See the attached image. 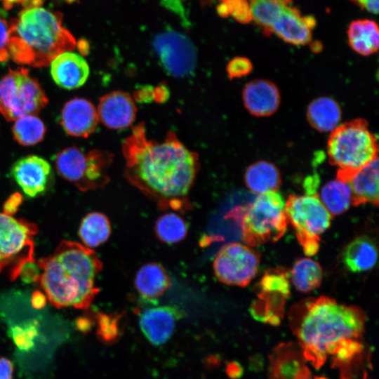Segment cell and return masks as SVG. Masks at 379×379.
Listing matches in <instances>:
<instances>
[{
  "label": "cell",
  "mask_w": 379,
  "mask_h": 379,
  "mask_svg": "<svg viewBox=\"0 0 379 379\" xmlns=\"http://www.w3.org/2000/svg\"><path fill=\"white\" fill-rule=\"evenodd\" d=\"M377 248L368 237L361 236L352 240L343 253L345 267L352 272H365L373 268L377 262Z\"/></svg>",
  "instance_id": "25"
},
{
  "label": "cell",
  "mask_w": 379,
  "mask_h": 379,
  "mask_svg": "<svg viewBox=\"0 0 379 379\" xmlns=\"http://www.w3.org/2000/svg\"><path fill=\"white\" fill-rule=\"evenodd\" d=\"M362 8L366 9L367 11L373 13H378V4L379 0H355Z\"/></svg>",
  "instance_id": "43"
},
{
  "label": "cell",
  "mask_w": 379,
  "mask_h": 379,
  "mask_svg": "<svg viewBox=\"0 0 379 379\" xmlns=\"http://www.w3.org/2000/svg\"><path fill=\"white\" fill-rule=\"evenodd\" d=\"M21 201L22 197L20 194L15 193L12 194L4 205V213L12 215L14 213L16 212L18 207L20 204Z\"/></svg>",
  "instance_id": "38"
},
{
  "label": "cell",
  "mask_w": 379,
  "mask_h": 379,
  "mask_svg": "<svg viewBox=\"0 0 379 379\" xmlns=\"http://www.w3.org/2000/svg\"><path fill=\"white\" fill-rule=\"evenodd\" d=\"M229 14L241 23H248L252 20L248 0H223Z\"/></svg>",
  "instance_id": "34"
},
{
  "label": "cell",
  "mask_w": 379,
  "mask_h": 379,
  "mask_svg": "<svg viewBox=\"0 0 379 379\" xmlns=\"http://www.w3.org/2000/svg\"><path fill=\"white\" fill-rule=\"evenodd\" d=\"M252 20L269 34L271 25L279 18L286 5L279 0H248Z\"/></svg>",
  "instance_id": "32"
},
{
  "label": "cell",
  "mask_w": 379,
  "mask_h": 379,
  "mask_svg": "<svg viewBox=\"0 0 379 379\" xmlns=\"http://www.w3.org/2000/svg\"><path fill=\"white\" fill-rule=\"evenodd\" d=\"M32 304L34 307L41 308L46 304V298L39 291L33 293L32 297Z\"/></svg>",
  "instance_id": "44"
},
{
  "label": "cell",
  "mask_w": 379,
  "mask_h": 379,
  "mask_svg": "<svg viewBox=\"0 0 379 379\" xmlns=\"http://www.w3.org/2000/svg\"><path fill=\"white\" fill-rule=\"evenodd\" d=\"M377 138L362 119L339 125L328 139V160L338 168L336 178L346 182L356 171L377 158Z\"/></svg>",
  "instance_id": "6"
},
{
  "label": "cell",
  "mask_w": 379,
  "mask_h": 379,
  "mask_svg": "<svg viewBox=\"0 0 379 379\" xmlns=\"http://www.w3.org/2000/svg\"><path fill=\"white\" fill-rule=\"evenodd\" d=\"M98 335L105 341L111 342L119 335V317L116 315L99 314L98 316Z\"/></svg>",
  "instance_id": "33"
},
{
  "label": "cell",
  "mask_w": 379,
  "mask_h": 379,
  "mask_svg": "<svg viewBox=\"0 0 379 379\" xmlns=\"http://www.w3.org/2000/svg\"><path fill=\"white\" fill-rule=\"evenodd\" d=\"M290 322L304 357L319 368L329 354L348 357L358 347L366 316L359 307L338 303L326 296L310 298L295 304Z\"/></svg>",
  "instance_id": "2"
},
{
  "label": "cell",
  "mask_w": 379,
  "mask_h": 379,
  "mask_svg": "<svg viewBox=\"0 0 379 379\" xmlns=\"http://www.w3.org/2000/svg\"><path fill=\"white\" fill-rule=\"evenodd\" d=\"M51 74L59 86L74 89L81 86L89 75V67L79 54L65 51L57 55L51 62Z\"/></svg>",
  "instance_id": "19"
},
{
  "label": "cell",
  "mask_w": 379,
  "mask_h": 379,
  "mask_svg": "<svg viewBox=\"0 0 379 379\" xmlns=\"http://www.w3.org/2000/svg\"><path fill=\"white\" fill-rule=\"evenodd\" d=\"M13 365L7 359L0 358V379H12Z\"/></svg>",
  "instance_id": "41"
},
{
  "label": "cell",
  "mask_w": 379,
  "mask_h": 379,
  "mask_svg": "<svg viewBox=\"0 0 379 379\" xmlns=\"http://www.w3.org/2000/svg\"><path fill=\"white\" fill-rule=\"evenodd\" d=\"M237 223L243 241L250 247L275 242L286 232V201L278 191L258 194L252 201L234 207L225 215Z\"/></svg>",
  "instance_id": "5"
},
{
  "label": "cell",
  "mask_w": 379,
  "mask_h": 379,
  "mask_svg": "<svg viewBox=\"0 0 379 379\" xmlns=\"http://www.w3.org/2000/svg\"><path fill=\"white\" fill-rule=\"evenodd\" d=\"M6 9L11 8L15 4H22L25 7L33 5H41L44 0H0Z\"/></svg>",
  "instance_id": "42"
},
{
  "label": "cell",
  "mask_w": 379,
  "mask_h": 379,
  "mask_svg": "<svg viewBox=\"0 0 379 379\" xmlns=\"http://www.w3.org/2000/svg\"><path fill=\"white\" fill-rule=\"evenodd\" d=\"M310 124L320 132H331L340 125L342 112L338 103L330 97L313 100L307 109Z\"/></svg>",
  "instance_id": "23"
},
{
  "label": "cell",
  "mask_w": 379,
  "mask_h": 379,
  "mask_svg": "<svg viewBox=\"0 0 379 379\" xmlns=\"http://www.w3.org/2000/svg\"><path fill=\"white\" fill-rule=\"evenodd\" d=\"M322 275L320 265L307 258L296 260L291 272L293 286L301 292H309L318 288L321 283Z\"/></svg>",
  "instance_id": "29"
},
{
  "label": "cell",
  "mask_w": 379,
  "mask_h": 379,
  "mask_svg": "<svg viewBox=\"0 0 379 379\" xmlns=\"http://www.w3.org/2000/svg\"><path fill=\"white\" fill-rule=\"evenodd\" d=\"M12 131L14 139L19 144L30 146L42 140L46 129L39 117L27 114L15 121Z\"/></svg>",
  "instance_id": "31"
},
{
  "label": "cell",
  "mask_w": 379,
  "mask_h": 379,
  "mask_svg": "<svg viewBox=\"0 0 379 379\" xmlns=\"http://www.w3.org/2000/svg\"><path fill=\"white\" fill-rule=\"evenodd\" d=\"M253 69L251 61L245 57H235L229 61L227 65V73L231 79L241 78L249 74Z\"/></svg>",
  "instance_id": "36"
},
{
  "label": "cell",
  "mask_w": 379,
  "mask_h": 379,
  "mask_svg": "<svg viewBox=\"0 0 379 379\" xmlns=\"http://www.w3.org/2000/svg\"><path fill=\"white\" fill-rule=\"evenodd\" d=\"M153 89L152 86H142L134 93L135 99L140 102H148L153 100Z\"/></svg>",
  "instance_id": "39"
},
{
  "label": "cell",
  "mask_w": 379,
  "mask_h": 379,
  "mask_svg": "<svg viewBox=\"0 0 379 379\" xmlns=\"http://www.w3.org/2000/svg\"><path fill=\"white\" fill-rule=\"evenodd\" d=\"M39 281L50 303L87 309L98 293L95 279L102 268L98 255L77 242L62 240L53 253L37 262Z\"/></svg>",
  "instance_id": "3"
},
{
  "label": "cell",
  "mask_w": 379,
  "mask_h": 379,
  "mask_svg": "<svg viewBox=\"0 0 379 379\" xmlns=\"http://www.w3.org/2000/svg\"><path fill=\"white\" fill-rule=\"evenodd\" d=\"M35 224L0 213V272L6 270L11 280L20 275L24 267L34 262Z\"/></svg>",
  "instance_id": "10"
},
{
  "label": "cell",
  "mask_w": 379,
  "mask_h": 379,
  "mask_svg": "<svg viewBox=\"0 0 379 379\" xmlns=\"http://www.w3.org/2000/svg\"><path fill=\"white\" fill-rule=\"evenodd\" d=\"M127 180L159 208L187 211V198L199 171V157L171 131L161 142L148 140L144 123L122 143Z\"/></svg>",
  "instance_id": "1"
},
{
  "label": "cell",
  "mask_w": 379,
  "mask_h": 379,
  "mask_svg": "<svg viewBox=\"0 0 379 379\" xmlns=\"http://www.w3.org/2000/svg\"><path fill=\"white\" fill-rule=\"evenodd\" d=\"M181 317V311L174 306L151 307L141 312L139 326L152 345H161L170 339Z\"/></svg>",
  "instance_id": "14"
},
{
  "label": "cell",
  "mask_w": 379,
  "mask_h": 379,
  "mask_svg": "<svg viewBox=\"0 0 379 379\" xmlns=\"http://www.w3.org/2000/svg\"><path fill=\"white\" fill-rule=\"evenodd\" d=\"M47 103L43 88L28 69H10L0 79V113L6 120L36 114Z\"/></svg>",
  "instance_id": "8"
},
{
  "label": "cell",
  "mask_w": 379,
  "mask_h": 379,
  "mask_svg": "<svg viewBox=\"0 0 379 379\" xmlns=\"http://www.w3.org/2000/svg\"><path fill=\"white\" fill-rule=\"evenodd\" d=\"M11 173L24 194L32 198L44 194L53 178L50 164L36 155H29L16 161L11 167Z\"/></svg>",
  "instance_id": "13"
},
{
  "label": "cell",
  "mask_w": 379,
  "mask_h": 379,
  "mask_svg": "<svg viewBox=\"0 0 379 379\" xmlns=\"http://www.w3.org/2000/svg\"><path fill=\"white\" fill-rule=\"evenodd\" d=\"M279 1L286 6H289V4H291V0H279Z\"/></svg>",
  "instance_id": "47"
},
{
  "label": "cell",
  "mask_w": 379,
  "mask_h": 379,
  "mask_svg": "<svg viewBox=\"0 0 379 379\" xmlns=\"http://www.w3.org/2000/svg\"><path fill=\"white\" fill-rule=\"evenodd\" d=\"M79 45H78V48L80 51L81 54H86L88 53V50L89 48L88 44L86 41H81L79 42Z\"/></svg>",
  "instance_id": "45"
},
{
  "label": "cell",
  "mask_w": 379,
  "mask_h": 379,
  "mask_svg": "<svg viewBox=\"0 0 379 379\" xmlns=\"http://www.w3.org/2000/svg\"><path fill=\"white\" fill-rule=\"evenodd\" d=\"M331 215H338L351 205L352 192L347 182L335 178L326 183L317 194Z\"/></svg>",
  "instance_id": "27"
},
{
  "label": "cell",
  "mask_w": 379,
  "mask_h": 379,
  "mask_svg": "<svg viewBox=\"0 0 379 379\" xmlns=\"http://www.w3.org/2000/svg\"><path fill=\"white\" fill-rule=\"evenodd\" d=\"M153 48L164 69L176 78H184L193 74L197 65V50L184 34L168 29L157 34Z\"/></svg>",
  "instance_id": "12"
},
{
  "label": "cell",
  "mask_w": 379,
  "mask_h": 379,
  "mask_svg": "<svg viewBox=\"0 0 379 379\" xmlns=\"http://www.w3.org/2000/svg\"><path fill=\"white\" fill-rule=\"evenodd\" d=\"M9 39V24L0 18V62H5L9 59L8 43Z\"/></svg>",
  "instance_id": "37"
},
{
  "label": "cell",
  "mask_w": 379,
  "mask_h": 379,
  "mask_svg": "<svg viewBox=\"0 0 379 379\" xmlns=\"http://www.w3.org/2000/svg\"><path fill=\"white\" fill-rule=\"evenodd\" d=\"M112 161L113 154L107 151L84 152L75 146L63 149L55 157L60 175L81 191L103 188L109 181L108 171Z\"/></svg>",
  "instance_id": "7"
},
{
  "label": "cell",
  "mask_w": 379,
  "mask_h": 379,
  "mask_svg": "<svg viewBox=\"0 0 379 379\" xmlns=\"http://www.w3.org/2000/svg\"><path fill=\"white\" fill-rule=\"evenodd\" d=\"M260 300L255 302V307L267 310V321L271 320L270 311L282 310L286 299L290 295L288 272L283 268L270 269L265 272L258 283Z\"/></svg>",
  "instance_id": "17"
},
{
  "label": "cell",
  "mask_w": 379,
  "mask_h": 379,
  "mask_svg": "<svg viewBox=\"0 0 379 379\" xmlns=\"http://www.w3.org/2000/svg\"><path fill=\"white\" fill-rule=\"evenodd\" d=\"M352 192L351 204L358 206L367 203L378 205V159L356 171L347 180Z\"/></svg>",
  "instance_id": "20"
},
{
  "label": "cell",
  "mask_w": 379,
  "mask_h": 379,
  "mask_svg": "<svg viewBox=\"0 0 379 379\" xmlns=\"http://www.w3.org/2000/svg\"><path fill=\"white\" fill-rule=\"evenodd\" d=\"M312 30L297 8L286 6L279 18L270 27L269 34L274 33L285 42L302 46L311 41Z\"/></svg>",
  "instance_id": "21"
},
{
  "label": "cell",
  "mask_w": 379,
  "mask_h": 379,
  "mask_svg": "<svg viewBox=\"0 0 379 379\" xmlns=\"http://www.w3.org/2000/svg\"><path fill=\"white\" fill-rule=\"evenodd\" d=\"M350 46L356 53L368 56L378 51L379 33L378 25L371 20H359L351 22L348 30Z\"/></svg>",
  "instance_id": "26"
},
{
  "label": "cell",
  "mask_w": 379,
  "mask_h": 379,
  "mask_svg": "<svg viewBox=\"0 0 379 379\" xmlns=\"http://www.w3.org/2000/svg\"><path fill=\"white\" fill-rule=\"evenodd\" d=\"M290 195L286 201L288 222L307 255H314L319 248L320 236L330 226L331 215L318 195Z\"/></svg>",
  "instance_id": "9"
},
{
  "label": "cell",
  "mask_w": 379,
  "mask_h": 379,
  "mask_svg": "<svg viewBox=\"0 0 379 379\" xmlns=\"http://www.w3.org/2000/svg\"><path fill=\"white\" fill-rule=\"evenodd\" d=\"M97 112L99 119L105 126L121 129L133 122L137 108L129 94L115 91L100 98Z\"/></svg>",
  "instance_id": "15"
},
{
  "label": "cell",
  "mask_w": 379,
  "mask_h": 379,
  "mask_svg": "<svg viewBox=\"0 0 379 379\" xmlns=\"http://www.w3.org/2000/svg\"><path fill=\"white\" fill-rule=\"evenodd\" d=\"M188 225L178 214L166 213L157 218L154 224V233L161 242L174 244L182 241L187 236Z\"/></svg>",
  "instance_id": "30"
},
{
  "label": "cell",
  "mask_w": 379,
  "mask_h": 379,
  "mask_svg": "<svg viewBox=\"0 0 379 379\" xmlns=\"http://www.w3.org/2000/svg\"><path fill=\"white\" fill-rule=\"evenodd\" d=\"M98 121L94 105L86 99L75 98L64 105L60 124L68 135L87 138L95 131Z\"/></svg>",
  "instance_id": "16"
},
{
  "label": "cell",
  "mask_w": 379,
  "mask_h": 379,
  "mask_svg": "<svg viewBox=\"0 0 379 379\" xmlns=\"http://www.w3.org/2000/svg\"><path fill=\"white\" fill-rule=\"evenodd\" d=\"M244 181L248 190L258 195L277 191L281 182L277 167L263 160L258 161L247 168Z\"/></svg>",
  "instance_id": "24"
},
{
  "label": "cell",
  "mask_w": 379,
  "mask_h": 379,
  "mask_svg": "<svg viewBox=\"0 0 379 379\" xmlns=\"http://www.w3.org/2000/svg\"><path fill=\"white\" fill-rule=\"evenodd\" d=\"M170 93L164 85H159L153 89V100L159 103L166 102L169 98Z\"/></svg>",
  "instance_id": "40"
},
{
  "label": "cell",
  "mask_w": 379,
  "mask_h": 379,
  "mask_svg": "<svg viewBox=\"0 0 379 379\" xmlns=\"http://www.w3.org/2000/svg\"><path fill=\"white\" fill-rule=\"evenodd\" d=\"M260 254L250 246L233 242L224 245L216 253L213 268L220 282L244 287L258 273Z\"/></svg>",
  "instance_id": "11"
},
{
  "label": "cell",
  "mask_w": 379,
  "mask_h": 379,
  "mask_svg": "<svg viewBox=\"0 0 379 379\" xmlns=\"http://www.w3.org/2000/svg\"><path fill=\"white\" fill-rule=\"evenodd\" d=\"M76 44L62 15L41 5L25 7L9 23L8 52L17 64L47 66L59 54L72 51Z\"/></svg>",
  "instance_id": "4"
},
{
  "label": "cell",
  "mask_w": 379,
  "mask_h": 379,
  "mask_svg": "<svg viewBox=\"0 0 379 379\" xmlns=\"http://www.w3.org/2000/svg\"><path fill=\"white\" fill-rule=\"evenodd\" d=\"M299 379H326L322 377H312L310 373H307Z\"/></svg>",
  "instance_id": "46"
},
{
  "label": "cell",
  "mask_w": 379,
  "mask_h": 379,
  "mask_svg": "<svg viewBox=\"0 0 379 379\" xmlns=\"http://www.w3.org/2000/svg\"><path fill=\"white\" fill-rule=\"evenodd\" d=\"M11 334L14 342L20 348L27 350L33 345L36 328L32 324L25 326H15L11 329Z\"/></svg>",
  "instance_id": "35"
},
{
  "label": "cell",
  "mask_w": 379,
  "mask_h": 379,
  "mask_svg": "<svg viewBox=\"0 0 379 379\" xmlns=\"http://www.w3.org/2000/svg\"><path fill=\"white\" fill-rule=\"evenodd\" d=\"M242 98L246 109L255 117H267L279 108L281 95L271 81L260 79L248 82L244 88Z\"/></svg>",
  "instance_id": "18"
},
{
  "label": "cell",
  "mask_w": 379,
  "mask_h": 379,
  "mask_svg": "<svg viewBox=\"0 0 379 379\" xmlns=\"http://www.w3.org/2000/svg\"><path fill=\"white\" fill-rule=\"evenodd\" d=\"M111 225L103 213L93 212L81 220L79 236L85 246L91 248L105 243L111 234Z\"/></svg>",
  "instance_id": "28"
},
{
  "label": "cell",
  "mask_w": 379,
  "mask_h": 379,
  "mask_svg": "<svg viewBox=\"0 0 379 379\" xmlns=\"http://www.w3.org/2000/svg\"><path fill=\"white\" fill-rule=\"evenodd\" d=\"M171 286V279L163 265L157 262L143 265L137 272L134 287L138 295L146 300L161 296Z\"/></svg>",
  "instance_id": "22"
}]
</instances>
